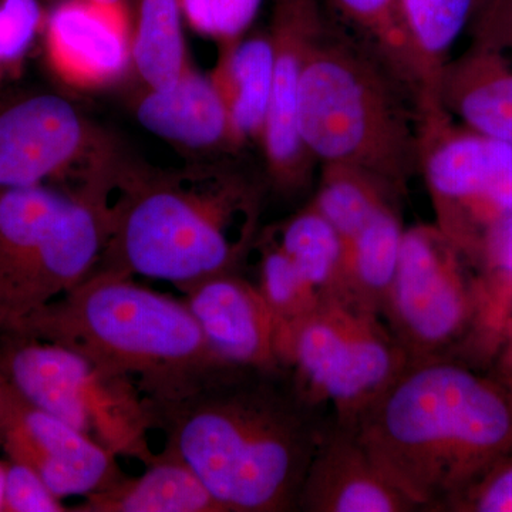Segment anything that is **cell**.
Returning a JSON list of instances; mask_svg holds the SVG:
<instances>
[{
    "label": "cell",
    "mask_w": 512,
    "mask_h": 512,
    "mask_svg": "<svg viewBox=\"0 0 512 512\" xmlns=\"http://www.w3.org/2000/svg\"><path fill=\"white\" fill-rule=\"evenodd\" d=\"M77 194L106 232L93 271L158 279L181 292L241 272L261 232L264 187L232 165L161 168L119 143Z\"/></svg>",
    "instance_id": "cell-1"
},
{
    "label": "cell",
    "mask_w": 512,
    "mask_h": 512,
    "mask_svg": "<svg viewBox=\"0 0 512 512\" xmlns=\"http://www.w3.org/2000/svg\"><path fill=\"white\" fill-rule=\"evenodd\" d=\"M147 404L164 450L192 468L225 512H295L332 420L285 369L227 366L183 397Z\"/></svg>",
    "instance_id": "cell-2"
},
{
    "label": "cell",
    "mask_w": 512,
    "mask_h": 512,
    "mask_svg": "<svg viewBox=\"0 0 512 512\" xmlns=\"http://www.w3.org/2000/svg\"><path fill=\"white\" fill-rule=\"evenodd\" d=\"M377 467L419 511L443 512L512 451V400L460 360L409 363L352 424Z\"/></svg>",
    "instance_id": "cell-3"
},
{
    "label": "cell",
    "mask_w": 512,
    "mask_h": 512,
    "mask_svg": "<svg viewBox=\"0 0 512 512\" xmlns=\"http://www.w3.org/2000/svg\"><path fill=\"white\" fill-rule=\"evenodd\" d=\"M16 332L73 350L130 380L146 402L183 397L231 366L212 348L183 299L111 272H90Z\"/></svg>",
    "instance_id": "cell-4"
},
{
    "label": "cell",
    "mask_w": 512,
    "mask_h": 512,
    "mask_svg": "<svg viewBox=\"0 0 512 512\" xmlns=\"http://www.w3.org/2000/svg\"><path fill=\"white\" fill-rule=\"evenodd\" d=\"M298 127L316 161L356 165L402 195L420 171L417 101L365 45L325 30L299 87Z\"/></svg>",
    "instance_id": "cell-5"
},
{
    "label": "cell",
    "mask_w": 512,
    "mask_h": 512,
    "mask_svg": "<svg viewBox=\"0 0 512 512\" xmlns=\"http://www.w3.org/2000/svg\"><path fill=\"white\" fill-rule=\"evenodd\" d=\"M106 232L92 202L53 187L0 188V333L20 326L93 271Z\"/></svg>",
    "instance_id": "cell-6"
},
{
    "label": "cell",
    "mask_w": 512,
    "mask_h": 512,
    "mask_svg": "<svg viewBox=\"0 0 512 512\" xmlns=\"http://www.w3.org/2000/svg\"><path fill=\"white\" fill-rule=\"evenodd\" d=\"M278 352L303 399L345 426L410 363L382 316L342 298L279 326Z\"/></svg>",
    "instance_id": "cell-7"
},
{
    "label": "cell",
    "mask_w": 512,
    "mask_h": 512,
    "mask_svg": "<svg viewBox=\"0 0 512 512\" xmlns=\"http://www.w3.org/2000/svg\"><path fill=\"white\" fill-rule=\"evenodd\" d=\"M0 372L26 400L96 440L121 458L147 466L153 417L130 380L111 375L56 343L0 333Z\"/></svg>",
    "instance_id": "cell-8"
},
{
    "label": "cell",
    "mask_w": 512,
    "mask_h": 512,
    "mask_svg": "<svg viewBox=\"0 0 512 512\" xmlns=\"http://www.w3.org/2000/svg\"><path fill=\"white\" fill-rule=\"evenodd\" d=\"M478 316L480 281L466 256L436 224L406 228L382 318L410 363L474 366Z\"/></svg>",
    "instance_id": "cell-9"
},
{
    "label": "cell",
    "mask_w": 512,
    "mask_h": 512,
    "mask_svg": "<svg viewBox=\"0 0 512 512\" xmlns=\"http://www.w3.org/2000/svg\"><path fill=\"white\" fill-rule=\"evenodd\" d=\"M436 227L476 268L512 217V146L458 128L447 113L420 117V171Z\"/></svg>",
    "instance_id": "cell-10"
},
{
    "label": "cell",
    "mask_w": 512,
    "mask_h": 512,
    "mask_svg": "<svg viewBox=\"0 0 512 512\" xmlns=\"http://www.w3.org/2000/svg\"><path fill=\"white\" fill-rule=\"evenodd\" d=\"M0 86V188L36 187L84 173L117 143L56 93Z\"/></svg>",
    "instance_id": "cell-11"
},
{
    "label": "cell",
    "mask_w": 512,
    "mask_h": 512,
    "mask_svg": "<svg viewBox=\"0 0 512 512\" xmlns=\"http://www.w3.org/2000/svg\"><path fill=\"white\" fill-rule=\"evenodd\" d=\"M0 448L8 460L39 474L60 500L86 497L127 476L116 454L30 403L6 379L0 390Z\"/></svg>",
    "instance_id": "cell-12"
},
{
    "label": "cell",
    "mask_w": 512,
    "mask_h": 512,
    "mask_svg": "<svg viewBox=\"0 0 512 512\" xmlns=\"http://www.w3.org/2000/svg\"><path fill=\"white\" fill-rule=\"evenodd\" d=\"M326 25L319 0H274L272 94L262 150L275 190L295 194L311 183L313 161L298 127L299 87L306 62Z\"/></svg>",
    "instance_id": "cell-13"
},
{
    "label": "cell",
    "mask_w": 512,
    "mask_h": 512,
    "mask_svg": "<svg viewBox=\"0 0 512 512\" xmlns=\"http://www.w3.org/2000/svg\"><path fill=\"white\" fill-rule=\"evenodd\" d=\"M42 37L47 66L72 89H104L133 72L130 8L62 0L47 12Z\"/></svg>",
    "instance_id": "cell-14"
},
{
    "label": "cell",
    "mask_w": 512,
    "mask_h": 512,
    "mask_svg": "<svg viewBox=\"0 0 512 512\" xmlns=\"http://www.w3.org/2000/svg\"><path fill=\"white\" fill-rule=\"evenodd\" d=\"M212 348L235 366L282 369L279 325L255 282L241 272L211 276L183 292Z\"/></svg>",
    "instance_id": "cell-15"
},
{
    "label": "cell",
    "mask_w": 512,
    "mask_h": 512,
    "mask_svg": "<svg viewBox=\"0 0 512 512\" xmlns=\"http://www.w3.org/2000/svg\"><path fill=\"white\" fill-rule=\"evenodd\" d=\"M298 512H414L376 466L355 430L330 420L299 494Z\"/></svg>",
    "instance_id": "cell-16"
},
{
    "label": "cell",
    "mask_w": 512,
    "mask_h": 512,
    "mask_svg": "<svg viewBox=\"0 0 512 512\" xmlns=\"http://www.w3.org/2000/svg\"><path fill=\"white\" fill-rule=\"evenodd\" d=\"M131 110L148 133L191 156L238 150L210 74L198 72L192 64L168 86H140Z\"/></svg>",
    "instance_id": "cell-17"
},
{
    "label": "cell",
    "mask_w": 512,
    "mask_h": 512,
    "mask_svg": "<svg viewBox=\"0 0 512 512\" xmlns=\"http://www.w3.org/2000/svg\"><path fill=\"white\" fill-rule=\"evenodd\" d=\"M437 100L467 130L512 146V64L500 46L474 37L444 66Z\"/></svg>",
    "instance_id": "cell-18"
},
{
    "label": "cell",
    "mask_w": 512,
    "mask_h": 512,
    "mask_svg": "<svg viewBox=\"0 0 512 512\" xmlns=\"http://www.w3.org/2000/svg\"><path fill=\"white\" fill-rule=\"evenodd\" d=\"M210 73L227 113L235 146L262 144L272 94V43L268 32L221 43Z\"/></svg>",
    "instance_id": "cell-19"
},
{
    "label": "cell",
    "mask_w": 512,
    "mask_h": 512,
    "mask_svg": "<svg viewBox=\"0 0 512 512\" xmlns=\"http://www.w3.org/2000/svg\"><path fill=\"white\" fill-rule=\"evenodd\" d=\"M70 512H225L200 477L167 450L157 453L141 476L83 497Z\"/></svg>",
    "instance_id": "cell-20"
},
{
    "label": "cell",
    "mask_w": 512,
    "mask_h": 512,
    "mask_svg": "<svg viewBox=\"0 0 512 512\" xmlns=\"http://www.w3.org/2000/svg\"><path fill=\"white\" fill-rule=\"evenodd\" d=\"M404 231L396 201L383 207L346 241L336 298L382 316L384 301L399 265Z\"/></svg>",
    "instance_id": "cell-21"
},
{
    "label": "cell",
    "mask_w": 512,
    "mask_h": 512,
    "mask_svg": "<svg viewBox=\"0 0 512 512\" xmlns=\"http://www.w3.org/2000/svg\"><path fill=\"white\" fill-rule=\"evenodd\" d=\"M487 0H400L404 28L419 67V114L441 113L437 87L458 37L476 20Z\"/></svg>",
    "instance_id": "cell-22"
},
{
    "label": "cell",
    "mask_w": 512,
    "mask_h": 512,
    "mask_svg": "<svg viewBox=\"0 0 512 512\" xmlns=\"http://www.w3.org/2000/svg\"><path fill=\"white\" fill-rule=\"evenodd\" d=\"M183 25V0H137L133 72L140 86H168L191 66Z\"/></svg>",
    "instance_id": "cell-23"
},
{
    "label": "cell",
    "mask_w": 512,
    "mask_h": 512,
    "mask_svg": "<svg viewBox=\"0 0 512 512\" xmlns=\"http://www.w3.org/2000/svg\"><path fill=\"white\" fill-rule=\"evenodd\" d=\"M400 195L375 174L356 165L325 163L311 201L338 231L343 244Z\"/></svg>",
    "instance_id": "cell-24"
},
{
    "label": "cell",
    "mask_w": 512,
    "mask_h": 512,
    "mask_svg": "<svg viewBox=\"0 0 512 512\" xmlns=\"http://www.w3.org/2000/svg\"><path fill=\"white\" fill-rule=\"evenodd\" d=\"M269 228L320 299L336 298L342 275L343 241L311 202L288 220Z\"/></svg>",
    "instance_id": "cell-25"
},
{
    "label": "cell",
    "mask_w": 512,
    "mask_h": 512,
    "mask_svg": "<svg viewBox=\"0 0 512 512\" xmlns=\"http://www.w3.org/2000/svg\"><path fill=\"white\" fill-rule=\"evenodd\" d=\"M346 22L365 39V46L413 93L419 107V67L404 28L400 0H330Z\"/></svg>",
    "instance_id": "cell-26"
},
{
    "label": "cell",
    "mask_w": 512,
    "mask_h": 512,
    "mask_svg": "<svg viewBox=\"0 0 512 512\" xmlns=\"http://www.w3.org/2000/svg\"><path fill=\"white\" fill-rule=\"evenodd\" d=\"M254 251L258 252V282L255 285L279 326L301 318L322 301L278 244L271 228L259 232Z\"/></svg>",
    "instance_id": "cell-27"
},
{
    "label": "cell",
    "mask_w": 512,
    "mask_h": 512,
    "mask_svg": "<svg viewBox=\"0 0 512 512\" xmlns=\"http://www.w3.org/2000/svg\"><path fill=\"white\" fill-rule=\"evenodd\" d=\"M46 16L40 0H0V86L22 76Z\"/></svg>",
    "instance_id": "cell-28"
},
{
    "label": "cell",
    "mask_w": 512,
    "mask_h": 512,
    "mask_svg": "<svg viewBox=\"0 0 512 512\" xmlns=\"http://www.w3.org/2000/svg\"><path fill=\"white\" fill-rule=\"evenodd\" d=\"M264 0H183L184 22L218 45L247 35Z\"/></svg>",
    "instance_id": "cell-29"
},
{
    "label": "cell",
    "mask_w": 512,
    "mask_h": 512,
    "mask_svg": "<svg viewBox=\"0 0 512 512\" xmlns=\"http://www.w3.org/2000/svg\"><path fill=\"white\" fill-rule=\"evenodd\" d=\"M443 512H512V451L454 498Z\"/></svg>",
    "instance_id": "cell-30"
},
{
    "label": "cell",
    "mask_w": 512,
    "mask_h": 512,
    "mask_svg": "<svg viewBox=\"0 0 512 512\" xmlns=\"http://www.w3.org/2000/svg\"><path fill=\"white\" fill-rule=\"evenodd\" d=\"M2 512H70L32 468L6 461Z\"/></svg>",
    "instance_id": "cell-31"
},
{
    "label": "cell",
    "mask_w": 512,
    "mask_h": 512,
    "mask_svg": "<svg viewBox=\"0 0 512 512\" xmlns=\"http://www.w3.org/2000/svg\"><path fill=\"white\" fill-rule=\"evenodd\" d=\"M473 23L474 37L512 52V0H487Z\"/></svg>",
    "instance_id": "cell-32"
},
{
    "label": "cell",
    "mask_w": 512,
    "mask_h": 512,
    "mask_svg": "<svg viewBox=\"0 0 512 512\" xmlns=\"http://www.w3.org/2000/svg\"><path fill=\"white\" fill-rule=\"evenodd\" d=\"M512 366V328L510 332L505 336L503 345L498 350L497 356H495L493 365L490 367V372L493 370L507 369Z\"/></svg>",
    "instance_id": "cell-33"
},
{
    "label": "cell",
    "mask_w": 512,
    "mask_h": 512,
    "mask_svg": "<svg viewBox=\"0 0 512 512\" xmlns=\"http://www.w3.org/2000/svg\"><path fill=\"white\" fill-rule=\"evenodd\" d=\"M493 375L504 384L508 394H510L512 400V366L507 369L493 370Z\"/></svg>",
    "instance_id": "cell-34"
},
{
    "label": "cell",
    "mask_w": 512,
    "mask_h": 512,
    "mask_svg": "<svg viewBox=\"0 0 512 512\" xmlns=\"http://www.w3.org/2000/svg\"><path fill=\"white\" fill-rule=\"evenodd\" d=\"M6 461L0 460V512L3 511V488H5Z\"/></svg>",
    "instance_id": "cell-35"
},
{
    "label": "cell",
    "mask_w": 512,
    "mask_h": 512,
    "mask_svg": "<svg viewBox=\"0 0 512 512\" xmlns=\"http://www.w3.org/2000/svg\"><path fill=\"white\" fill-rule=\"evenodd\" d=\"M94 2L107 3V5L123 6V8H130V0H94Z\"/></svg>",
    "instance_id": "cell-36"
},
{
    "label": "cell",
    "mask_w": 512,
    "mask_h": 512,
    "mask_svg": "<svg viewBox=\"0 0 512 512\" xmlns=\"http://www.w3.org/2000/svg\"><path fill=\"white\" fill-rule=\"evenodd\" d=\"M3 380H5V377H3L2 372H0V390H2Z\"/></svg>",
    "instance_id": "cell-37"
}]
</instances>
